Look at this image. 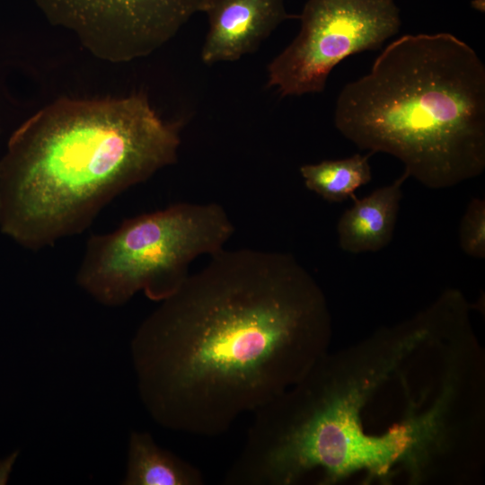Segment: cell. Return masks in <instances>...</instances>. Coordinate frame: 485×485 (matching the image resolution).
<instances>
[{"instance_id": "obj_3", "label": "cell", "mask_w": 485, "mask_h": 485, "mask_svg": "<svg viewBox=\"0 0 485 485\" xmlns=\"http://www.w3.org/2000/svg\"><path fill=\"white\" fill-rule=\"evenodd\" d=\"M181 125L140 93L46 105L0 160L1 231L31 250L84 232L120 193L176 163Z\"/></svg>"}, {"instance_id": "obj_10", "label": "cell", "mask_w": 485, "mask_h": 485, "mask_svg": "<svg viewBox=\"0 0 485 485\" xmlns=\"http://www.w3.org/2000/svg\"><path fill=\"white\" fill-rule=\"evenodd\" d=\"M200 470L159 446L147 432L133 431L128 449L125 485H202Z\"/></svg>"}, {"instance_id": "obj_4", "label": "cell", "mask_w": 485, "mask_h": 485, "mask_svg": "<svg viewBox=\"0 0 485 485\" xmlns=\"http://www.w3.org/2000/svg\"><path fill=\"white\" fill-rule=\"evenodd\" d=\"M337 129L385 153L423 186L446 189L485 169V66L447 32L404 35L338 96Z\"/></svg>"}, {"instance_id": "obj_2", "label": "cell", "mask_w": 485, "mask_h": 485, "mask_svg": "<svg viewBox=\"0 0 485 485\" xmlns=\"http://www.w3.org/2000/svg\"><path fill=\"white\" fill-rule=\"evenodd\" d=\"M331 339L325 295L292 254L223 249L143 321L131 356L158 424L215 436L302 379Z\"/></svg>"}, {"instance_id": "obj_12", "label": "cell", "mask_w": 485, "mask_h": 485, "mask_svg": "<svg viewBox=\"0 0 485 485\" xmlns=\"http://www.w3.org/2000/svg\"><path fill=\"white\" fill-rule=\"evenodd\" d=\"M459 242L463 251L474 259L485 258V200L473 198L459 225Z\"/></svg>"}, {"instance_id": "obj_1", "label": "cell", "mask_w": 485, "mask_h": 485, "mask_svg": "<svg viewBox=\"0 0 485 485\" xmlns=\"http://www.w3.org/2000/svg\"><path fill=\"white\" fill-rule=\"evenodd\" d=\"M481 359L474 335L437 298L328 352L256 410L229 477L237 485L461 479L481 438Z\"/></svg>"}, {"instance_id": "obj_6", "label": "cell", "mask_w": 485, "mask_h": 485, "mask_svg": "<svg viewBox=\"0 0 485 485\" xmlns=\"http://www.w3.org/2000/svg\"><path fill=\"white\" fill-rule=\"evenodd\" d=\"M294 40L268 66V86L281 96L322 93L346 57L380 48L397 34L393 0H308Z\"/></svg>"}, {"instance_id": "obj_13", "label": "cell", "mask_w": 485, "mask_h": 485, "mask_svg": "<svg viewBox=\"0 0 485 485\" xmlns=\"http://www.w3.org/2000/svg\"><path fill=\"white\" fill-rule=\"evenodd\" d=\"M16 454L11 455L8 459L0 463V481L3 482L6 480L8 473L11 470L12 464L15 459Z\"/></svg>"}, {"instance_id": "obj_8", "label": "cell", "mask_w": 485, "mask_h": 485, "mask_svg": "<svg viewBox=\"0 0 485 485\" xmlns=\"http://www.w3.org/2000/svg\"><path fill=\"white\" fill-rule=\"evenodd\" d=\"M203 12L209 30L201 58L208 65L255 52L281 22L297 17L287 13L284 0H206Z\"/></svg>"}, {"instance_id": "obj_5", "label": "cell", "mask_w": 485, "mask_h": 485, "mask_svg": "<svg viewBox=\"0 0 485 485\" xmlns=\"http://www.w3.org/2000/svg\"><path fill=\"white\" fill-rule=\"evenodd\" d=\"M234 232L227 213L214 202H181L139 215L88 239L76 282L108 306L139 291L161 302L185 281L190 262L223 250Z\"/></svg>"}, {"instance_id": "obj_11", "label": "cell", "mask_w": 485, "mask_h": 485, "mask_svg": "<svg viewBox=\"0 0 485 485\" xmlns=\"http://www.w3.org/2000/svg\"><path fill=\"white\" fill-rule=\"evenodd\" d=\"M373 154H355L340 160L304 164L300 173L308 190L329 202H342L356 197L355 191L372 180L369 158Z\"/></svg>"}, {"instance_id": "obj_7", "label": "cell", "mask_w": 485, "mask_h": 485, "mask_svg": "<svg viewBox=\"0 0 485 485\" xmlns=\"http://www.w3.org/2000/svg\"><path fill=\"white\" fill-rule=\"evenodd\" d=\"M47 20L111 63L146 57L168 42L206 0H35Z\"/></svg>"}, {"instance_id": "obj_9", "label": "cell", "mask_w": 485, "mask_h": 485, "mask_svg": "<svg viewBox=\"0 0 485 485\" xmlns=\"http://www.w3.org/2000/svg\"><path fill=\"white\" fill-rule=\"evenodd\" d=\"M410 178L404 172L392 183L375 190L357 199L340 217L337 224L340 247L347 252H375L386 247L393 237L401 187Z\"/></svg>"}]
</instances>
